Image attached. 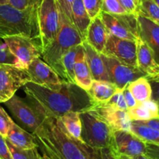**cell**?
Returning a JSON list of instances; mask_svg holds the SVG:
<instances>
[{
    "label": "cell",
    "mask_w": 159,
    "mask_h": 159,
    "mask_svg": "<svg viewBox=\"0 0 159 159\" xmlns=\"http://www.w3.org/2000/svg\"><path fill=\"white\" fill-rule=\"evenodd\" d=\"M23 87L29 104L43 118H60L68 112L82 113L94 107L88 92L75 83L65 81L57 90L31 82Z\"/></svg>",
    "instance_id": "1"
},
{
    "label": "cell",
    "mask_w": 159,
    "mask_h": 159,
    "mask_svg": "<svg viewBox=\"0 0 159 159\" xmlns=\"http://www.w3.org/2000/svg\"><path fill=\"white\" fill-rule=\"evenodd\" d=\"M33 134L43 155L50 159H102L100 149L71 137L59 118L44 117Z\"/></svg>",
    "instance_id": "2"
},
{
    "label": "cell",
    "mask_w": 159,
    "mask_h": 159,
    "mask_svg": "<svg viewBox=\"0 0 159 159\" xmlns=\"http://www.w3.org/2000/svg\"><path fill=\"white\" fill-rule=\"evenodd\" d=\"M23 36L41 44L38 8L19 10L9 4H0V38Z\"/></svg>",
    "instance_id": "3"
},
{
    "label": "cell",
    "mask_w": 159,
    "mask_h": 159,
    "mask_svg": "<svg viewBox=\"0 0 159 159\" xmlns=\"http://www.w3.org/2000/svg\"><path fill=\"white\" fill-rule=\"evenodd\" d=\"M83 41L84 40L75 26L67 20L63 14L60 13V29L58 33L54 40L42 51L40 57L64 80L61 67L62 57L71 48L82 44Z\"/></svg>",
    "instance_id": "4"
},
{
    "label": "cell",
    "mask_w": 159,
    "mask_h": 159,
    "mask_svg": "<svg viewBox=\"0 0 159 159\" xmlns=\"http://www.w3.org/2000/svg\"><path fill=\"white\" fill-rule=\"evenodd\" d=\"M82 121L81 140L87 145L97 149L110 148L113 130L104 121L89 111L80 113Z\"/></svg>",
    "instance_id": "5"
},
{
    "label": "cell",
    "mask_w": 159,
    "mask_h": 159,
    "mask_svg": "<svg viewBox=\"0 0 159 159\" xmlns=\"http://www.w3.org/2000/svg\"><path fill=\"white\" fill-rule=\"evenodd\" d=\"M42 51L54 40L60 29V13L55 0H42L38 7Z\"/></svg>",
    "instance_id": "6"
},
{
    "label": "cell",
    "mask_w": 159,
    "mask_h": 159,
    "mask_svg": "<svg viewBox=\"0 0 159 159\" xmlns=\"http://www.w3.org/2000/svg\"><path fill=\"white\" fill-rule=\"evenodd\" d=\"M99 16L109 33L115 37L134 41L140 37L138 16L131 13L110 14L101 11Z\"/></svg>",
    "instance_id": "7"
},
{
    "label": "cell",
    "mask_w": 159,
    "mask_h": 159,
    "mask_svg": "<svg viewBox=\"0 0 159 159\" xmlns=\"http://www.w3.org/2000/svg\"><path fill=\"white\" fill-rule=\"evenodd\" d=\"M30 78L26 69L15 65H0V102L10 99L16 92L26 83Z\"/></svg>",
    "instance_id": "8"
},
{
    "label": "cell",
    "mask_w": 159,
    "mask_h": 159,
    "mask_svg": "<svg viewBox=\"0 0 159 159\" xmlns=\"http://www.w3.org/2000/svg\"><path fill=\"white\" fill-rule=\"evenodd\" d=\"M11 52L18 59L20 68L26 69L37 57H41V44L23 36H12L2 39Z\"/></svg>",
    "instance_id": "9"
},
{
    "label": "cell",
    "mask_w": 159,
    "mask_h": 159,
    "mask_svg": "<svg viewBox=\"0 0 159 159\" xmlns=\"http://www.w3.org/2000/svg\"><path fill=\"white\" fill-rule=\"evenodd\" d=\"M108 75L109 81L118 89H124L130 82L142 76H147L138 67L130 66L117 59L101 53Z\"/></svg>",
    "instance_id": "10"
},
{
    "label": "cell",
    "mask_w": 159,
    "mask_h": 159,
    "mask_svg": "<svg viewBox=\"0 0 159 159\" xmlns=\"http://www.w3.org/2000/svg\"><path fill=\"white\" fill-rule=\"evenodd\" d=\"M4 103L23 128L32 134L43 121V118L30 105L17 95H13Z\"/></svg>",
    "instance_id": "11"
},
{
    "label": "cell",
    "mask_w": 159,
    "mask_h": 159,
    "mask_svg": "<svg viewBox=\"0 0 159 159\" xmlns=\"http://www.w3.org/2000/svg\"><path fill=\"white\" fill-rule=\"evenodd\" d=\"M102 54L111 56L130 66L138 67L137 42L115 37L109 34Z\"/></svg>",
    "instance_id": "12"
},
{
    "label": "cell",
    "mask_w": 159,
    "mask_h": 159,
    "mask_svg": "<svg viewBox=\"0 0 159 159\" xmlns=\"http://www.w3.org/2000/svg\"><path fill=\"white\" fill-rule=\"evenodd\" d=\"M110 148L115 155L133 157L145 155L146 143L130 130H113Z\"/></svg>",
    "instance_id": "13"
},
{
    "label": "cell",
    "mask_w": 159,
    "mask_h": 159,
    "mask_svg": "<svg viewBox=\"0 0 159 159\" xmlns=\"http://www.w3.org/2000/svg\"><path fill=\"white\" fill-rule=\"evenodd\" d=\"M30 82L53 90L61 89L65 81L41 57H37L26 68Z\"/></svg>",
    "instance_id": "14"
},
{
    "label": "cell",
    "mask_w": 159,
    "mask_h": 159,
    "mask_svg": "<svg viewBox=\"0 0 159 159\" xmlns=\"http://www.w3.org/2000/svg\"><path fill=\"white\" fill-rule=\"evenodd\" d=\"M88 111L104 121L113 130H130L132 120L127 111L106 106H95Z\"/></svg>",
    "instance_id": "15"
},
{
    "label": "cell",
    "mask_w": 159,
    "mask_h": 159,
    "mask_svg": "<svg viewBox=\"0 0 159 159\" xmlns=\"http://www.w3.org/2000/svg\"><path fill=\"white\" fill-rule=\"evenodd\" d=\"M139 36L153 52L159 65V25L141 15L138 16Z\"/></svg>",
    "instance_id": "16"
},
{
    "label": "cell",
    "mask_w": 159,
    "mask_h": 159,
    "mask_svg": "<svg viewBox=\"0 0 159 159\" xmlns=\"http://www.w3.org/2000/svg\"><path fill=\"white\" fill-rule=\"evenodd\" d=\"M137 64L138 68L148 79L159 74V65L155 61L153 52L147 43L141 38L137 40Z\"/></svg>",
    "instance_id": "17"
},
{
    "label": "cell",
    "mask_w": 159,
    "mask_h": 159,
    "mask_svg": "<svg viewBox=\"0 0 159 159\" xmlns=\"http://www.w3.org/2000/svg\"><path fill=\"white\" fill-rule=\"evenodd\" d=\"M82 46L85 51V60L91 71L93 80L110 82L105 64L101 56V53L96 51L86 41H83Z\"/></svg>",
    "instance_id": "18"
},
{
    "label": "cell",
    "mask_w": 159,
    "mask_h": 159,
    "mask_svg": "<svg viewBox=\"0 0 159 159\" xmlns=\"http://www.w3.org/2000/svg\"><path fill=\"white\" fill-rule=\"evenodd\" d=\"M109 34L110 33L108 30L99 15L92 19L84 41H86L96 51L102 53L107 43Z\"/></svg>",
    "instance_id": "19"
},
{
    "label": "cell",
    "mask_w": 159,
    "mask_h": 159,
    "mask_svg": "<svg viewBox=\"0 0 159 159\" xmlns=\"http://www.w3.org/2000/svg\"><path fill=\"white\" fill-rule=\"evenodd\" d=\"M6 139L16 147L23 149L38 148L39 145L34 134L13 123L6 136Z\"/></svg>",
    "instance_id": "20"
},
{
    "label": "cell",
    "mask_w": 159,
    "mask_h": 159,
    "mask_svg": "<svg viewBox=\"0 0 159 159\" xmlns=\"http://www.w3.org/2000/svg\"><path fill=\"white\" fill-rule=\"evenodd\" d=\"M74 72L76 85L88 92L91 87L92 82L93 81V79L88 64L85 60V51H84L82 43L77 54V57H76Z\"/></svg>",
    "instance_id": "21"
},
{
    "label": "cell",
    "mask_w": 159,
    "mask_h": 159,
    "mask_svg": "<svg viewBox=\"0 0 159 159\" xmlns=\"http://www.w3.org/2000/svg\"><path fill=\"white\" fill-rule=\"evenodd\" d=\"M117 89L116 85L110 82L93 80L88 93L95 107L105 103L113 96Z\"/></svg>",
    "instance_id": "22"
},
{
    "label": "cell",
    "mask_w": 159,
    "mask_h": 159,
    "mask_svg": "<svg viewBox=\"0 0 159 159\" xmlns=\"http://www.w3.org/2000/svg\"><path fill=\"white\" fill-rule=\"evenodd\" d=\"M127 112L131 120H148L159 117V106L156 101L151 99L129 108Z\"/></svg>",
    "instance_id": "23"
},
{
    "label": "cell",
    "mask_w": 159,
    "mask_h": 159,
    "mask_svg": "<svg viewBox=\"0 0 159 159\" xmlns=\"http://www.w3.org/2000/svg\"><path fill=\"white\" fill-rule=\"evenodd\" d=\"M91 20L82 0H75L72 4L73 26L84 40Z\"/></svg>",
    "instance_id": "24"
},
{
    "label": "cell",
    "mask_w": 159,
    "mask_h": 159,
    "mask_svg": "<svg viewBox=\"0 0 159 159\" xmlns=\"http://www.w3.org/2000/svg\"><path fill=\"white\" fill-rule=\"evenodd\" d=\"M127 88L138 103L152 99V87L147 76L140 77L128 83Z\"/></svg>",
    "instance_id": "25"
},
{
    "label": "cell",
    "mask_w": 159,
    "mask_h": 159,
    "mask_svg": "<svg viewBox=\"0 0 159 159\" xmlns=\"http://www.w3.org/2000/svg\"><path fill=\"white\" fill-rule=\"evenodd\" d=\"M130 131L145 143L159 144V131L141 120H132Z\"/></svg>",
    "instance_id": "26"
},
{
    "label": "cell",
    "mask_w": 159,
    "mask_h": 159,
    "mask_svg": "<svg viewBox=\"0 0 159 159\" xmlns=\"http://www.w3.org/2000/svg\"><path fill=\"white\" fill-rule=\"evenodd\" d=\"M81 47H82V44L73 47L62 57L61 67L64 73V80L65 82L75 84L74 67L77 54L80 50Z\"/></svg>",
    "instance_id": "27"
},
{
    "label": "cell",
    "mask_w": 159,
    "mask_h": 159,
    "mask_svg": "<svg viewBox=\"0 0 159 159\" xmlns=\"http://www.w3.org/2000/svg\"><path fill=\"white\" fill-rule=\"evenodd\" d=\"M59 119L63 124L65 130L71 137L75 139L81 140L82 121H81L79 112H68L61 116Z\"/></svg>",
    "instance_id": "28"
},
{
    "label": "cell",
    "mask_w": 159,
    "mask_h": 159,
    "mask_svg": "<svg viewBox=\"0 0 159 159\" xmlns=\"http://www.w3.org/2000/svg\"><path fill=\"white\" fill-rule=\"evenodd\" d=\"M159 25V6L154 0H141L139 13Z\"/></svg>",
    "instance_id": "29"
},
{
    "label": "cell",
    "mask_w": 159,
    "mask_h": 159,
    "mask_svg": "<svg viewBox=\"0 0 159 159\" xmlns=\"http://www.w3.org/2000/svg\"><path fill=\"white\" fill-rule=\"evenodd\" d=\"M8 147L10 151L12 159H41L42 155H40L37 148L23 149L11 144L6 138Z\"/></svg>",
    "instance_id": "30"
},
{
    "label": "cell",
    "mask_w": 159,
    "mask_h": 159,
    "mask_svg": "<svg viewBox=\"0 0 159 159\" xmlns=\"http://www.w3.org/2000/svg\"><path fill=\"white\" fill-rule=\"evenodd\" d=\"M98 106H106V107H110L116 110H124V111H127L128 110L125 99L123 95V89H118L117 91L105 103Z\"/></svg>",
    "instance_id": "31"
},
{
    "label": "cell",
    "mask_w": 159,
    "mask_h": 159,
    "mask_svg": "<svg viewBox=\"0 0 159 159\" xmlns=\"http://www.w3.org/2000/svg\"><path fill=\"white\" fill-rule=\"evenodd\" d=\"M1 64L15 65L20 67L18 59L11 52L4 40L2 42L0 38V65Z\"/></svg>",
    "instance_id": "32"
},
{
    "label": "cell",
    "mask_w": 159,
    "mask_h": 159,
    "mask_svg": "<svg viewBox=\"0 0 159 159\" xmlns=\"http://www.w3.org/2000/svg\"><path fill=\"white\" fill-rule=\"evenodd\" d=\"M102 11L110 14L128 13L118 0H103Z\"/></svg>",
    "instance_id": "33"
},
{
    "label": "cell",
    "mask_w": 159,
    "mask_h": 159,
    "mask_svg": "<svg viewBox=\"0 0 159 159\" xmlns=\"http://www.w3.org/2000/svg\"><path fill=\"white\" fill-rule=\"evenodd\" d=\"M82 2L90 18L93 19L99 15L103 0H82Z\"/></svg>",
    "instance_id": "34"
},
{
    "label": "cell",
    "mask_w": 159,
    "mask_h": 159,
    "mask_svg": "<svg viewBox=\"0 0 159 159\" xmlns=\"http://www.w3.org/2000/svg\"><path fill=\"white\" fill-rule=\"evenodd\" d=\"M59 12L65 16L67 20L73 25L72 4L75 0H55Z\"/></svg>",
    "instance_id": "35"
},
{
    "label": "cell",
    "mask_w": 159,
    "mask_h": 159,
    "mask_svg": "<svg viewBox=\"0 0 159 159\" xmlns=\"http://www.w3.org/2000/svg\"><path fill=\"white\" fill-rule=\"evenodd\" d=\"M42 0H9V4L19 10L38 8Z\"/></svg>",
    "instance_id": "36"
},
{
    "label": "cell",
    "mask_w": 159,
    "mask_h": 159,
    "mask_svg": "<svg viewBox=\"0 0 159 159\" xmlns=\"http://www.w3.org/2000/svg\"><path fill=\"white\" fill-rule=\"evenodd\" d=\"M13 123V120L5 111L4 109L0 107V134L6 138L8 132Z\"/></svg>",
    "instance_id": "37"
},
{
    "label": "cell",
    "mask_w": 159,
    "mask_h": 159,
    "mask_svg": "<svg viewBox=\"0 0 159 159\" xmlns=\"http://www.w3.org/2000/svg\"><path fill=\"white\" fill-rule=\"evenodd\" d=\"M128 13L138 16L141 0H118Z\"/></svg>",
    "instance_id": "38"
},
{
    "label": "cell",
    "mask_w": 159,
    "mask_h": 159,
    "mask_svg": "<svg viewBox=\"0 0 159 159\" xmlns=\"http://www.w3.org/2000/svg\"><path fill=\"white\" fill-rule=\"evenodd\" d=\"M145 155L152 159H159V144L146 143Z\"/></svg>",
    "instance_id": "39"
},
{
    "label": "cell",
    "mask_w": 159,
    "mask_h": 159,
    "mask_svg": "<svg viewBox=\"0 0 159 159\" xmlns=\"http://www.w3.org/2000/svg\"><path fill=\"white\" fill-rule=\"evenodd\" d=\"M0 158L12 159L10 151L8 147L6 138L0 134Z\"/></svg>",
    "instance_id": "40"
},
{
    "label": "cell",
    "mask_w": 159,
    "mask_h": 159,
    "mask_svg": "<svg viewBox=\"0 0 159 159\" xmlns=\"http://www.w3.org/2000/svg\"><path fill=\"white\" fill-rule=\"evenodd\" d=\"M123 89V95H124V97L125 99L126 103H127V108H132V107H135V106L138 104L136 99H134V97L133 96L132 93H130V90L127 88V85L124 87Z\"/></svg>",
    "instance_id": "41"
},
{
    "label": "cell",
    "mask_w": 159,
    "mask_h": 159,
    "mask_svg": "<svg viewBox=\"0 0 159 159\" xmlns=\"http://www.w3.org/2000/svg\"><path fill=\"white\" fill-rule=\"evenodd\" d=\"M152 87V99L159 102V80L148 79Z\"/></svg>",
    "instance_id": "42"
},
{
    "label": "cell",
    "mask_w": 159,
    "mask_h": 159,
    "mask_svg": "<svg viewBox=\"0 0 159 159\" xmlns=\"http://www.w3.org/2000/svg\"><path fill=\"white\" fill-rule=\"evenodd\" d=\"M102 159H116L114 153L111 150L110 148H105L100 149Z\"/></svg>",
    "instance_id": "43"
},
{
    "label": "cell",
    "mask_w": 159,
    "mask_h": 159,
    "mask_svg": "<svg viewBox=\"0 0 159 159\" xmlns=\"http://www.w3.org/2000/svg\"><path fill=\"white\" fill-rule=\"evenodd\" d=\"M128 159H150L148 156H146L145 155H135V156L133 157H129V156H126Z\"/></svg>",
    "instance_id": "44"
},
{
    "label": "cell",
    "mask_w": 159,
    "mask_h": 159,
    "mask_svg": "<svg viewBox=\"0 0 159 159\" xmlns=\"http://www.w3.org/2000/svg\"><path fill=\"white\" fill-rule=\"evenodd\" d=\"M0 4H9V0H0Z\"/></svg>",
    "instance_id": "45"
},
{
    "label": "cell",
    "mask_w": 159,
    "mask_h": 159,
    "mask_svg": "<svg viewBox=\"0 0 159 159\" xmlns=\"http://www.w3.org/2000/svg\"><path fill=\"white\" fill-rule=\"evenodd\" d=\"M155 79V80H159V74L158 75L155 76V77L152 78V79Z\"/></svg>",
    "instance_id": "46"
},
{
    "label": "cell",
    "mask_w": 159,
    "mask_h": 159,
    "mask_svg": "<svg viewBox=\"0 0 159 159\" xmlns=\"http://www.w3.org/2000/svg\"><path fill=\"white\" fill-rule=\"evenodd\" d=\"M41 159H50L49 158H48V157H47L46 155H42V158Z\"/></svg>",
    "instance_id": "47"
},
{
    "label": "cell",
    "mask_w": 159,
    "mask_h": 159,
    "mask_svg": "<svg viewBox=\"0 0 159 159\" xmlns=\"http://www.w3.org/2000/svg\"><path fill=\"white\" fill-rule=\"evenodd\" d=\"M154 1H155V3L159 6V0H154Z\"/></svg>",
    "instance_id": "48"
},
{
    "label": "cell",
    "mask_w": 159,
    "mask_h": 159,
    "mask_svg": "<svg viewBox=\"0 0 159 159\" xmlns=\"http://www.w3.org/2000/svg\"><path fill=\"white\" fill-rule=\"evenodd\" d=\"M158 106H159V102H158Z\"/></svg>",
    "instance_id": "49"
},
{
    "label": "cell",
    "mask_w": 159,
    "mask_h": 159,
    "mask_svg": "<svg viewBox=\"0 0 159 159\" xmlns=\"http://www.w3.org/2000/svg\"><path fill=\"white\" fill-rule=\"evenodd\" d=\"M150 159H152V158H150Z\"/></svg>",
    "instance_id": "50"
},
{
    "label": "cell",
    "mask_w": 159,
    "mask_h": 159,
    "mask_svg": "<svg viewBox=\"0 0 159 159\" xmlns=\"http://www.w3.org/2000/svg\"><path fill=\"white\" fill-rule=\"evenodd\" d=\"M0 159H1V158H0Z\"/></svg>",
    "instance_id": "51"
}]
</instances>
